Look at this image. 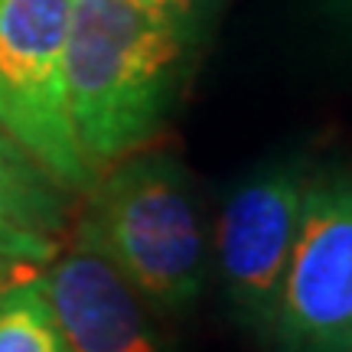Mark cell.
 Returning <instances> with one entry per match:
<instances>
[{
	"label": "cell",
	"mask_w": 352,
	"mask_h": 352,
	"mask_svg": "<svg viewBox=\"0 0 352 352\" xmlns=\"http://www.w3.org/2000/svg\"><path fill=\"white\" fill-rule=\"evenodd\" d=\"M0 352H69L36 277L0 290Z\"/></svg>",
	"instance_id": "ba28073f"
},
{
	"label": "cell",
	"mask_w": 352,
	"mask_h": 352,
	"mask_svg": "<svg viewBox=\"0 0 352 352\" xmlns=\"http://www.w3.org/2000/svg\"><path fill=\"white\" fill-rule=\"evenodd\" d=\"M91 228L104 254L157 310H183L206 284V228L186 173L164 153H127L88 189Z\"/></svg>",
	"instance_id": "7a4b0ae2"
},
{
	"label": "cell",
	"mask_w": 352,
	"mask_h": 352,
	"mask_svg": "<svg viewBox=\"0 0 352 352\" xmlns=\"http://www.w3.org/2000/svg\"><path fill=\"white\" fill-rule=\"evenodd\" d=\"M196 26L140 0H72L65 36L69 121L104 173L164 127L186 76Z\"/></svg>",
	"instance_id": "6da1fadb"
},
{
	"label": "cell",
	"mask_w": 352,
	"mask_h": 352,
	"mask_svg": "<svg viewBox=\"0 0 352 352\" xmlns=\"http://www.w3.org/2000/svg\"><path fill=\"white\" fill-rule=\"evenodd\" d=\"M140 3H151L157 10L164 13H173L179 20H186V23L196 26V20L202 16V10L209 7V0H140Z\"/></svg>",
	"instance_id": "30bf717a"
},
{
	"label": "cell",
	"mask_w": 352,
	"mask_h": 352,
	"mask_svg": "<svg viewBox=\"0 0 352 352\" xmlns=\"http://www.w3.org/2000/svg\"><path fill=\"white\" fill-rule=\"evenodd\" d=\"M72 0H0V124L69 192L98 173L78 147L65 98Z\"/></svg>",
	"instance_id": "3957f363"
},
{
	"label": "cell",
	"mask_w": 352,
	"mask_h": 352,
	"mask_svg": "<svg viewBox=\"0 0 352 352\" xmlns=\"http://www.w3.org/2000/svg\"><path fill=\"white\" fill-rule=\"evenodd\" d=\"M63 189L0 124V232L33 235L59 245L69 219Z\"/></svg>",
	"instance_id": "52a82bcc"
},
{
	"label": "cell",
	"mask_w": 352,
	"mask_h": 352,
	"mask_svg": "<svg viewBox=\"0 0 352 352\" xmlns=\"http://www.w3.org/2000/svg\"><path fill=\"white\" fill-rule=\"evenodd\" d=\"M271 340L280 352H352V176L307 179Z\"/></svg>",
	"instance_id": "277c9868"
},
{
	"label": "cell",
	"mask_w": 352,
	"mask_h": 352,
	"mask_svg": "<svg viewBox=\"0 0 352 352\" xmlns=\"http://www.w3.org/2000/svg\"><path fill=\"white\" fill-rule=\"evenodd\" d=\"M59 252L56 241L33 239V235H16V232H0V290L33 280L39 271L52 261V254Z\"/></svg>",
	"instance_id": "9c48e42d"
},
{
	"label": "cell",
	"mask_w": 352,
	"mask_h": 352,
	"mask_svg": "<svg viewBox=\"0 0 352 352\" xmlns=\"http://www.w3.org/2000/svg\"><path fill=\"white\" fill-rule=\"evenodd\" d=\"M36 280L69 352H160L144 297L85 222H78L72 245L52 254Z\"/></svg>",
	"instance_id": "8992f818"
},
{
	"label": "cell",
	"mask_w": 352,
	"mask_h": 352,
	"mask_svg": "<svg viewBox=\"0 0 352 352\" xmlns=\"http://www.w3.org/2000/svg\"><path fill=\"white\" fill-rule=\"evenodd\" d=\"M307 176L297 164H271L228 192L215 258L228 300L258 336H271L280 284L300 226Z\"/></svg>",
	"instance_id": "5b68a950"
}]
</instances>
